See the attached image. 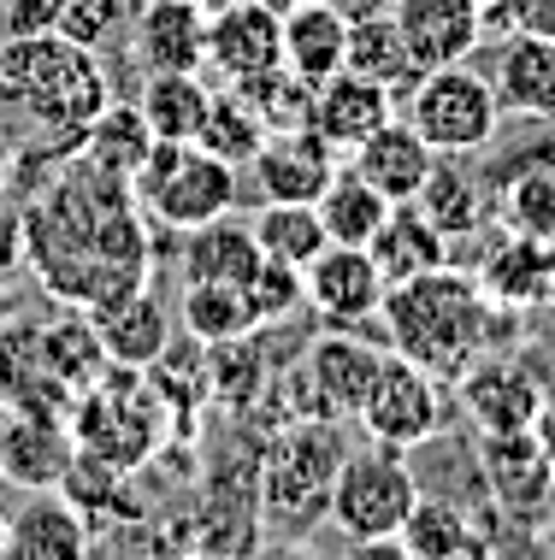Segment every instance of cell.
<instances>
[{"instance_id": "cell-1", "label": "cell", "mask_w": 555, "mask_h": 560, "mask_svg": "<svg viewBox=\"0 0 555 560\" xmlns=\"http://www.w3.org/2000/svg\"><path fill=\"white\" fill-rule=\"evenodd\" d=\"M24 260L59 301L83 313H101L118 295L148 290V231L130 177L78 160L48 189V201L24 213Z\"/></svg>"}, {"instance_id": "cell-2", "label": "cell", "mask_w": 555, "mask_h": 560, "mask_svg": "<svg viewBox=\"0 0 555 560\" xmlns=\"http://www.w3.org/2000/svg\"><path fill=\"white\" fill-rule=\"evenodd\" d=\"M497 319H502V307H490L485 290H478V278L461 266H438V271L390 283L384 307H379L390 354L438 372L443 384H455V377L490 348Z\"/></svg>"}, {"instance_id": "cell-3", "label": "cell", "mask_w": 555, "mask_h": 560, "mask_svg": "<svg viewBox=\"0 0 555 560\" xmlns=\"http://www.w3.org/2000/svg\"><path fill=\"white\" fill-rule=\"evenodd\" d=\"M0 95L19 101L36 125L59 130L66 142H83L89 125L107 113L113 89L89 48H71L54 30H42V36L0 42Z\"/></svg>"}, {"instance_id": "cell-4", "label": "cell", "mask_w": 555, "mask_h": 560, "mask_svg": "<svg viewBox=\"0 0 555 560\" xmlns=\"http://www.w3.org/2000/svg\"><path fill=\"white\" fill-rule=\"evenodd\" d=\"M236 189H243L236 184V165L207 154L201 142H154L148 160L137 165V177H130L137 207L177 236L201 231V224H213V219H231Z\"/></svg>"}, {"instance_id": "cell-5", "label": "cell", "mask_w": 555, "mask_h": 560, "mask_svg": "<svg viewBox=\"0 0 555 560\" xmlns=\"http://www.w3.org/2000/svg\"><path fill=\"white\" fill-rule=\"evenodd\" d=\"M402 118H408L438 154H485V148L497 142L502 107H497V89H490L485 71H473L467 59H461V66L419 71V83L402 95Z\"/></svg>"}, {"instance_id": "cell-6", "label": "cell", "mask_w": 555, "mask_h": 560, "mask_svg": "<svg viewBox=\"0 0 555 560\" xmlns=\"http://www.w3.org/2000/svg\"><path fill=\"white\" fill-rule=\"evenodd\" d=\"M419 502V478L402 448L367 443L355 454H343L337 478H332V502H325V520L337 525L349 542L361 537H396L402 520Z\"/></svg>"}, {"instance_id": "cell-7", "label": "cell", "mask_w": 555, "mask_h": 560, "mask_svg": "<svg viewBox=\"0 0 555 560\" xmlns=\"http://www.w3.org/2000/svg\"><path fill=\"white\" fill-rule=\"evenodd\" d=\"M343 466V436L332 419H302L296 431H284V443L266 466L261 508L273 513L284 532H308L313 520H325L332 502V478Z\"/></svg>"}, {"instance_id": "cell-8", "label": "cell", "mask_w": 555, "mask_h": 560, "mask_svg": "<svg viewBox=\"0 0 555 560\" xmlns=\"http://www.w3.org/2000/svg\"><path fill=\"white\" fill-rule=\"evenodd\" d=\"M443 377L438 372H426V366H414V360H402V354H384V366L379 377H372V389H367V401H361V431L372 436V443H384V448H419V443H431V436L443 431Z\"/></svg>"}, {"instance_id": "cell-9", "label": "cell", "mask_w": 555, "mask_h": 560, "mask_svg": "<svg viewBox=\"0 0 555 560\" xmlns=\"http://www.w3.org/2000/svg\"><path fill=\"white\" fill-rule=\"evenodd\" d=\"M550 377L532 372L527 354H497V348H485L455 384H461V407H467L478 436H490V431H532L537 407L550 396Z\"/></svg>"}, {"instance_id": "cell-10", "label": "cell", "mask_w": 555, "mask_h": 560, "mask_svg": "<svg viewBox=\"0 0 555 560\" xmlns=\"http://www.w3.org/2000/svg\"><path fill=\"white\" fill-rule=\"evenodd\" d=\"M390 348L367 342L361 330H320V337L308 342V360H302V377L313 389V407H320V419H355L372 389V377H379Z\"/></svg>"}, {"instance_id": "cell-11", "label": "cell", "mask_w": 555, "mask_h": 560, "mask_svg": "<svg viewBox=\"0 0 555 560\" xmlns=\"http://www.w3.org/2000/svg\"><path fill=\"white\" fill-rule=\"evenodd\" d=\"M384 271L372 266L367 248H343V242H325L320 260L302 266V301L320 313L325 325L361 330L367 319H379L384 307Z\"/></svg>"}, {"instance_id": "cell-12", "label": "cell", "mask_w": 555, "mask_h": 560, "mask_svg": "<svg viewBox=\"0 0 555 560\" xmlns=\"http://www.w3.org/2000/svg\"><path fill=\"white\" fill-rule=\"evenodd\" d=\"M284 12L273 0H219L207 12V66L224 71V83H248L284 66Z\"/></svg>"}, {"instance_id": "cell-13", "label": "cell", "mask_w": 555, "mask_h": 560, "mask_svg": "<svg viewBox=\"0 0 555 560\" xmlns=\"http://www.w3.org/2000/svg\"><path fill=\"white\" fill-rule=\"evenodd\" d=\"M478 478H485L490 502H497L508 520L532 525L537 513L550 508L555 495V466L544 443L532 431H490L478 436Z\"/></svg>"}, {"instance_id": "cell-14", "label": "cell", "mask_w": 555, "mask_h": 560, "mask_svg": "<svg viewBox=\"0 0 555 560\" xmlns=\"http://www.w3.org/2000/svg\"><path fill=\"white\" fill-rule=\"evenodd\" d=\"M343 154L325 136H313L308 125L302 130H273L261 142V154L248 160L254 172V189H261V201H320L325 184L337 177Z\"/></svg>"}, {"instance_id": "cell-15", "label": "cell", "mask_w": 555, "mask_h": 560, "mask_svg": "<svg viewBox=\"0 0 555 560\" xmlns=\"http://www.w3.org/2000/svg\"><path fill=\"white\" fill-rule=\"evenodd\" d=\"M78 460L66 419L48 413H24L7 407L0 413V483H19V490H59V478Z\"/></svg>"}, {"instance_id": "cell-16", "label": "cell", "mask_w": 555, "mask_h": 560, "mask_svg": "<svg viewBox=\"0 0 555 560\" xmlns=\"http://www.w3.org/2000/svg\"><path fill=\"white\" fill-rule=\"evenodd\" d=\"M130 59L142 71H201L207 7L201 0H142L130 12Z\"/></svg>"}, {"instance_id": "cell-17", "label": "cell", "mask_w": 555, "mask_h": 560, "mask_svg": "<svg viewBox=\"0 0 555 560\" xmlns=\"http://www.w3.org/2000/svg\"><path fill=\"white\" fill-rule=\"evenodd\" d=\"M396 118V95H390L384 83L361 78V71L343 66L337 78L313 83V107H308V130L325 136V142L337 148V154H355V148L367 142L379 125Z\"/></svg>"}, {"instance_id": "cell-18", "label": "cell", "mask_w": 555, "mask_h": 560, "mask_svg": "<svg viewBox=\"0 0 555 560\" xmlns=\"http://www.w3.org/2000/svg\"><path fill=\"white\" fill-rule=\"evenodd\" d=\"M390 19H396L419 71L461 66V59H473L478 42H485V30H478V0H396Z\"/></svg>"}, {"instance_id": "cell-19", "label": "cell", "mask_w": 555, "mask_h": 560, "mask_svg": "<svg viewBox=\"0 0 555 560\" xmlns=\"http://www.w3.org/2000/svg\"><path fill=\"white\" fill-rule=\"evenodd\" d=\"M473 278H478V290H485L490 307H502V313L544 307V301H550V278H555V242L502 231L485 248V260H478Z\"/></svg>"}, {"instance_id": "cell-20", "label": "cell", "mask_w": 555, "mask_h": 560, "mask_svg": "<svg viewBox=\"0 0 555 560\" xmlns=\"http://www.w3.org/2000/svg\"><path fill=\"white\" fill-rule=\"evenodd\" d=\"M0 560H89V520L59 490H30L7 520Z\"/></svg>"}, {"instance_id": "cell-21", "label": "cell", "mask_w": 555, "mask_h": 560, "mask_svg": "<svg viewBox=\"0 0 555 560\" xmlns=\"http://www.w3.org/2000/svg\"><path fill=\"white\" fill-rule=\"evenodd\" d=\"M490 219L502 231L555 242V142H537L502 165V177L490 184Z\"/></svg>"}, {"instance_id": "cell-22", "label": "cell", "mask_w": 555, "mask_h": 560, "mask_svg": "<svg viewBox=\"0 0 555 560\" xmlns=\"http://www.w3.org/2000/svg\"><path fill=\"white\" fill-rule=\"evenodd\" d=\"M137 401H142V396H137ZM137 401H118V396H107V389L83 396V407H78V431H71L78 454L137 472V460H148V454H154V436H160L154 407H137Z\"/></svg>"}, {"instance_id": "cell-23", "label": "cell", "mask_w": 555, "mask_h": 560, "mask_svg": "<svg viewBox=\"0 0 555 560\" xmlns=\"http://www.w3.org/2000/svg\"><path fill=\"white\" fill-rule=\"evenodd\" d=\"M284 36V71L302 83H325L349 59V19L337 0H290L278 19Z\"/></svg>"}, {"instance_id": "cell-24", "label": "cell", "mask_w": 555, "mask_h": 560, "mask_svg": "<svg viewBox=\"0 0 555 560\" xmlns=\"http://www.w3.org/2000/svg\"><path fill=\"white\" fill-rule=\"evenodd\" d=\"M89 325H95V337H101L107 366H125V372L160 366V354H166V342H172V313L160 307L154 290H130V295L107 301L101 313H89Z\"/></svg>"}, {"instance_id": "cell-25", "label": "cell", "mask_w": 555, "mask_h": 560, "mask_svg": "<svg viewBox=\"0 0 555 560\" xmlns=\"http://www.w3.org/2000/svg\"><path fill=\"white\" fill-rule=\"evenodd\" d=\"M414 207L426 213V224L443 242H473L490 224V189H485V177L467 165V154H438L431 160Z\"/></svg>"}, {"instance_id": "cell-26", "label": "cell", "mask_w": 555, "mask_h": 560, "mask_svg": "<svg viewBox=\"0 0 555 560\" xmlns=\"http://www.w3.org/2000/svg\"><path fill=\"white\" fill-rule=\"evenodd\" d=\"M431 160H438V148H431L408 118H390V125H379L349 154V172H361L384 201H414L419 184H426V172H431Z\"/></svg>"}, {"instance_id": "cell-27", "label": "cell", "mask_w": 555, "mask_h": 560, "mask_svg": "<svg viewBox=\"0 0 555 560\" xmlns=\"http://www.w3.org/2000/svg\"><path fill=\"white\" fill-rule=\"evenodd\" d=\"M490 89H497V107L514 118H555V42L550 36H508L497 54V71H490Z\"/></svg>"}, {"instance_id": "cell-28", "label": "cell", "mask_w": 555, "mask_h": 560, "mask_svg": "<svg viewBox=\"0 0 555 560\" xmlns=\"http://www.w3.org/2000/svg\"><path fill=\"white\" fill-rule=\"evenodd\" d=\"M254 266H261V242L236 219H213L201 231H184V248H177V278L184 283H231V290H243Z\"/></svg>"}, {"instance_id": "cell-29", "label": "cell", "mask_w": 555, "mask_h": 560, "mask_svg": "<svg viewBox=\"0 0 555 560\" xmlns=\"http://www.w3.org/2000/svg\"><path fill=\"white\" fill-rule=\"evenodd\" d=\"M367 254H372V266L384 271V283H402V278H419V271L449 266V242L431 231L414 201H390V213H384L379 231H372Z\"/></svg>"}, {"instance_id": "cell-30", "label": "cell", "mask_w": 555, "mask_h": 560, "mask_svg": "<svg viewBox=\"0 0 555 560\" xmlns=\"http://www.w3.org/2000/svg\"><path fill=\"white\" fill-rule=\"evenodd\" d=\"M207 101H213V89L201 83V71H148L137 113L154 142H195L201 118H207Z\"/></svg>"}, {"instance_id": "cell-31", "label": "cell", "mask_w": 555, "mask_h": 560, "mask_svg": "<svg viewBox=\"0 0 555 560\" xmlns=\"http://www.w3.org/2000/svg\"><path fill=\"white\" fill-rule=\"evenodd\" d=\"M349 71H361V78L384 83L390 95H408L419 83V66L408 54V42H402V30L390 12H372V19H349V59H343Z\"/></svg>"}, {"instance_id": "cell-32", "label": "cell", "mask_w": 555, "mask_h": 560, "mask_svg": "<svg viewBox=\"0 0 555 560\" xmlns=\"http://www.w3.org/2000/svg\"><path fill=\"white\" fill-rule=\"evenodd\" d=\"M313 213H320V224H325V242H343V248H367L372 231H379L384 213H390V201L367 184L361 172L337 165V177L325 184L320 201H313Z\"/></svg>"}, {"instance_id": "cell-33", "label": "cell", "mask_w": 555, "mask_h": 560, "mask_svg": "<svg viewBox=\"0 0 555 560\" xmlns=\"http://www.w3.org/2000/svg\"><path fill=\"white\" fill-rule=\"evenodd\" d=\"M248 231L261 242L266 260H284L296 271L325 254V224L308 201H261V213L248 219Z\"/></svg>"}, {"instance_id": "cell-34", "label": "cell", "mask_w": 555, "mask_h": 560, "mask_svg": "<svg viewBox=\"0 0 555 560\" xmlns=\"http://www.w3.org/2000/svg\"><path fill=\"white\" fill-rule=\"evenodd\" d=\"M266 136H273V130H266V118L254 113L231 83H224V89H213V101H207V118H201V136H195V142H201L207 154L231 160V165H248L254 154H261Z\"/></svg>"}, {"instance_id": "cell-35", "label": "cell", "mask_w": 555, "mask_h": 560, "mask_svg": "<svg viewBox=\"0 0 555 560\" xmlns=\"http://www.w3.org/2000/svg\"><path fill=\"white\" fill-rule=\"evenodd\" d=\"M396 537H402V549H408L414 560H461L467 542H473V525H467V513H461L455 502L419 490V502H414L408 520H402Z\"/></svg>"}, {"instance_id": "cell-36", "label": "cell", "mask_w": 555, "mask_h": 560, "mask_svg": "<svg viewBox=\"0 0 555 560\" xmlns=\"http://www.w3.org/2000/svg\"><path fill=\"white\" fill-rule=\"evenodd\" d=\"M36 354H42V366H48V377H59L71 396H78L83 384H95V372L107 366L101 337H95V325H89V319H66V325L36 330Z\"/></svg>"}, {"instance_id": "cell-37", "label": "cell", "mask_w": 555, "mask_h": 560, "mask_svg": "<svg viewBox=\"0 0 555 560\" xmlns=\"http://www.w3.org/2000/svg\"><path fill=\"white\" fill-rule=\"evenodd\" d=\"M130 12H137V0H48V30L71 48L101 54L125 36Z\"/></svg>"}, {"instance_id": "cell-38", "label": "cell", "mask_w": 555, "mask_h": 560, "mask_svg": "<svg viewBox=\"0 0 555 560\" xmlns=\"http://www.w3.org/2000/svg\"><path fill=\"white\" fill-rule=\"evenodd\" d=\"M184 325L207 348L254 337L248 301H243V290H231V283H184Z\"/></svg>"}, {"instance_id": "cell-39", "label": "cell", "mask_w": 555, "mask_h": 560, "mask_svg": "<svg viewBox=\"0 0 555 560\" xmlns=\"http://www.w3.org/2000/svg\"><path fill=\"white\" fill-rule=\"evenodd\" d=\"M83 148H89V160H95V165H107V172H118V177H137V165L148 160L154 136H148L137 107H113V101H107V113L89 125Z\"/></svg>"}, {"instance_id": "cell-40", "label": "cell", "mask_w": 555, "mask_h": 560, "mask_svg": "<svg viewBox=\"0 0 555 560\" xmlns=\"http://www.w3.org/2000/svg\"><path fill=\"white\" fill-rule=\"evenodd\" d=\"M243 301H248L254 330L290 319V313L302 307V271L284 266V260H266V254H261V266H254V271H248V283H243Z\"/></svg>"}, {"instance_id": "cell-41", "label": "cell", "mask_w": 555, "mask_h": 560, "mask_svg": "<svg viewBox=\"0 0 555 560\" xmlns=\"http://www.w3.org/2000/svg\"><path fill=\"white\" fill-rule=\"evenodd\" d=\"M48 30V0H7L0 7V36L19 42V36H42Z\"/></svg>"}, {"instance_id": "cell-42", "label": "cell", "mask_w": 555, "mask_h": 560, "mask_svg": "<svg viewBox=\"0 0 555 560\" xmlns=\"http://www.w3.org/2000/svg\"><path fill=\"white\" fill-rule=\"evenodd\" d=\"M514 19H520V0H478V30H485V42H508L514 36Z\"/></svg>"}, {"instance_id": "cell-43", "label": "cell", "mask_w": 555, "mask_h": 560, "mask_svg": "<svg viewBox=\"0 0 555 560\" xmlns=\"http://www.w3.org/2000/svg\"><path fill=\"white\" fill-rule=\"evenodd\" d=\"M550 36L555 42V0H520V19H514V36Z\"/></svg>"}, {"instance_id": "cell-44", "label": "cell", "mask_w": 555, "mask_h": 560, "mask_svg": "<svg viewBox=\"0 0 555 560\" xmlns=\"http://www.w3.org/2000/svg\"><path fill=\"white\" fill-rule=\"evenodd\" d=\"M343 560H414V555L402 549V537H361V542H349Z\"/></svg>"}, {"instance_id": "cell-45", "label": "cell", "mask_w": 555, "mask_h": 560, "mask_svg": "<svg viewBox=\"0 0 555 560\" xmlns=\"http://www.w3.org/2000/svg\"><path fill=\"white\" fill-rule=\"evenodd\" d=\"M24 260V219L19 213H0V271Z\"/></svg>"}, {"instance_id": "cell-46", "label": "cell", "mask_w": 555, "mask_h": 560, "mask_svg": "<svg viewBox=\"0 0 555 560\" xmlns=\"http://www.w3.org/2000/svg\"><path fill=\"white\" fill-rule=\"evenodd\" d=\"M532 436L544 443L550 466H555V377H550V396H544V407H537V419H532Z\"/></svg>"}, {"instance_id": "cell-47", "label": "cell", "mask_w": 555, "mask_h": 560, "mask_svg": "<svg viewBox=\"0 0 555 560\" xmlns=\"http://www.w3.org/2000/svg\"><path fill=\"white\" fill-rule=\"evenodd\" d=\"M343 7V19H372V12H390L396 0H337Z\"/></svg>"}, {"instance_id": "cell-48", "label": "cell", "mask_w": 555, "mask_h": 560, "mask_svg": "<svg viewBox=\"0 0 555 560\" xmlns=\"http://www.w3.org/2000/svg\"><path fill=\"white\" fill-rule=\"evenodd\" d=\"M261 560H320V555H308L302 542H273V549H261Z\"/></svg>"}, {"instance_id": "cell-49", "label": "cell", "mask_w": 555, "mask_h": 560, "mask_svg": "<svg viewBox=\"0 0 555 560\" xmlns=\"http://www.w3.org/2000/svg\"><path fill=\"white\" fill-rule=\"evenodd\" d=\"M12 325V290H7V278H0V330Z\"/></svg>"}, {"instance_id": "cell-50", "label": "cell", "mask_w": 555, "mask_h": 560, "mask_svg": "<svg viewBox=\"0 0 555 560\" xmlns=\"http://www.w3.org/2000/svg\"><path fill=\"white\" fill-rule=\"evenodd\" d=\"M7 520H12V513H7V502H0V542H7Z\"/></svg>"}, {"instance_id": "cell-51", "label": "cell", "mask_w": 555, "mask_h": 560, "mask_svg": "<svg viewBox=\"0 0 555 560\" xmlns=\"http://www.w3.org/2000/svg\"><path fill=\"white\" fill-rule=\"evenodd\" d=\"M550 560H555V532H550Z\"/></svg>"}, {"instance_id": "cell-52", "label": "cell", "mask_w": 555, "mask_h": 560, "mask_svg": "<svg viewBox=\"0 0 555 560\" xmlns=\"http://www.w3.org/2000/svg\"><path fill=\"white\" fill-rule=\"evenodd\" d=\"M550 301H555V278H550Z\"/></svg>"}, {"instance_id": "cell-53", "label": "cell", "mask_w": 555, "mask_h": 560, "mask_svg": "<svg viewBox=\"0 0 555 560\" xmlns=\"http://www.w3.org/2000/svg\"><path fill=\"white\" fill-rule=\"evenodd\" d=\"M207 560H219V555H207Z\"/></svg>"}]
</instances>
